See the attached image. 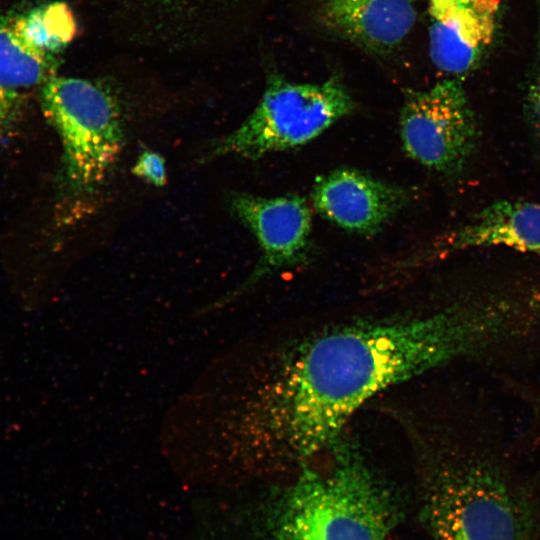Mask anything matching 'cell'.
<instances>
[{"instance_id":"obj_1","label":"cell","mask_w":540,"mask_h":540,"mask_svg":"<svg viewBox=\"0 0 540 540\" xmlns=\"http://www.w3.org/2000/svg\"><path fill=\"white\" fill-rule=\"evenodd\" d=\"M518 321L498 296L434 311L343 322L285 347L229 416L236 455L301 466L324 452L381 392L514 343Z\"/></svg>"},{"instance_id":"obj_2","label":"cell","mask_w":540,"mask_h":540,"mask_svg":"<svg viewBox=\"0 0 540 540\" xmlns=\"http://www.w3.org/2000/svg\"><path fill=\"white\" fill-rule=\"evenodd\" d=\"M422 515L434 540H540V507L484 444L418 438Z\"/></svg>"},{"instance_id":"obj_3","label":"cell","mask_w":540,"mask_h":540,"mask_svg":"<svg viewBox=\"0 0 540 540\" xmlns=\"http://www.w3.org/2000/svg\"><path fill=\"white\" fill-rule=\"evenodd\" d=\"M300 469L275 504L267 540H388L395 499L346 431Z\"/></svg>"},{"instance_id":"obj_4","label":"cell","mask_w":540,"mask_h":540,"mask_svg":"<svg viewBox=\"0 0 540 540\" xmlns=\"http://www.w3.org/2000/svg\"><path fill=\"white\" fill-rule=\"evenodd\" d=\"M355 109L356 103L339 75L320 83H297L272 74L251 114L215 141L208 157L234 155L257 160L299 148Z\"/></svg>"},{"instance_id":"obj_5","label":"cell","mask_w":540,"mask_h":540,"mask_svg":"<svg viewBox=\"0 0 540 540\" xmlns=\"http://www.w3.org/2000/svg\"><path fill=\"white\" fill-rule=\"evenodd\" d=\"M41 107L62 143L67 187L75 194H91L106 179L123 147L118 102L100 84L55 75L41 86Z\"/></svg>"},{"instance_id":"obj_6","label":"cell","mask_w":540,"mask_h":540,"mask_svg":"<svg viewBox=\"0 0 540 540\" xmlns=\"http://www.w3.org/2000/svg\"><path fill=\"white\" fill-rule=\"evenodd\" d=\"M404 152L445 176L460 174L475 152L479 134L464 88L456 79L426 90H409L399 115Z\"/></svg>"},{"instance_id":"obj_7","label":"cell","mask_w":540,"mask_h":540,"mask_svg":"<svg viewBox=\"0 0 540 540\" xmlns=\"http://www.w3.org/2000/svg\"><path fill=\"white\" fill-rule=\"evenodd\" d=\"M126 39L162 51L220 45L223 20L235 0H100Z\"/></svg>"},{"instance_id":"obj_8","label":"cell","mask_w":540,"mask_h":540,"mask_svg":"<svg viewBox=\"0 0 540 540\" xmlns=\"http://www.w3.org/2000/svg\"><path fill=\"white\" fill-rule=\"evenodd\" d=\"M232 214L256 238L261 257L246 281L231 294L239 296L271 274L305 263L311 249L312 211L297 194L262 197L235 193L229 198Z\"/></svg>"},{"instance_id":"obj_9","label":"cell","mask_w":540,"mask_h":540,"mask_svg":"<svg viewBox=\"0 0 540 540\" xmlns=\"http://www.w3.org/2000/svg\"><path fill=\"white\" fill-rule=\"evenodd\" d=\"M75 33L71 11L59 2L0 23V89L18 94L45 84L56 75V56Z\"/></svg>"},{"instance_id":"obj_10","label":"cell","mask_w":540,"mask_h":540,"mask_svg":"<svg viewBox=\"0 0 540 540\" xmlns=\"http://www.w3.org/2000/svg\"><path fill=\"white\" fill-rule=\"evenodd\" d=\"M311 205L325 220L358 235L378 233L410 201L403 187L352 168H338L318 176Z\"/></svg>"},{"instance_id":"obj_11","label":"cell","mask_w":540,"mask_h":540,"mask_svg":"<svg viewBox=\"0 0 540 540\" xmlns=\"http://www.w3.org/2000/svg\"><path fill=\"white\" fill-rule=\"evenodd\" d=\"M500 0H429V55L434 66L460 76L473 71L494 40Z\"/></svg>"},{"instance_id":"obj_12","label":"cell","mask_w":540,"mask_h":540,"mask_svg":"<svg viewBox=\"0 0 540 540\" xmlns=\"http://www.w3.org/2000/svg\"><path fill=\"white\" fill-rule=\"evenodd\" d=\"M318 15L334 35L380 55L401 46L417 18L414 0H322Z\"/></svg>"},{"instance_id":"obj_13","label":"cell","mask_w":540,"mask_h":540,"mask_svg":"<svg viewBox=\"0 0 540 540\" xmlns=\"http://www.w3.org/2000/svg\"><path fill=\"white\" fill-rule=\"evenodd\" d=\"M501 246L540 254V202L498 200L417 255V263L456 251Z\"/></svg>"},{"instance_id":"obj_14","label":"cell","mask_w":540,"mask_h":540,"mask_svg":"<svg viewBox=\"0 0 540 540\" xmlns=\"http://www.w3.org/2000/svg\"><path fill=\"white\" fill-rule=\"evenodd\" d=\"M132 173L156 187H162L167 182L165 160L154 151L142 152L132 167Z\"/></svg>"},{"instance_id":"obj_15","label":"cell","mask_w":540,"mask_h":540,"mask_svg":"<svg viewBox=\"0 0 540 540\" xmlns=\"http://www.w3.org/2000/svg\"><path fill=\"white\" fill-rule=\"evenodd\" d=\"M17 96V93L0 89V132L12 118L15 111Z\"/></svg>"},{"instance_id":"obj_16","label":"cell","mask_w":540,"mask_h":540,"mask_svg":"<svg viewBox=\"0 0 540 540\" xmlns=\"http://www.w3.org/2000/svg\"><path fill=\"white\" fill-rule=\"evenodd\" d=\"M537 417H538V423L540 427V399L538 400V404H537Z\"/></svg>"}]
</instances>
